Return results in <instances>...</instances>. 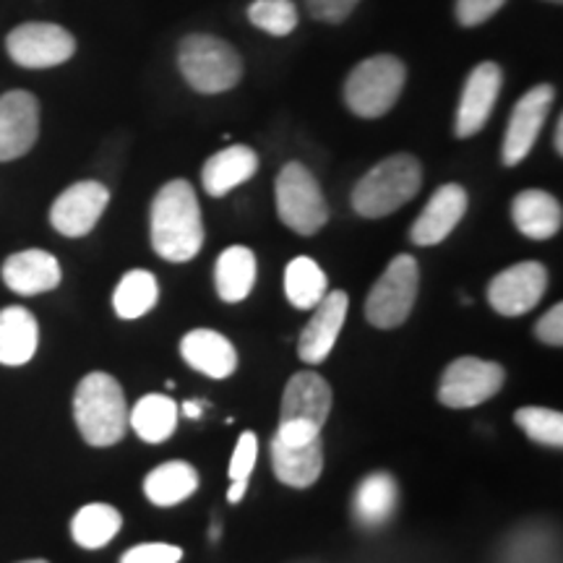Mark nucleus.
I'll return each instance as SVG.
<instances>
[{"label": "nucleus", "instance_id": "f257e3e1", "mask_svg": "<svg viewBox=\"0 0 563 563\" xmlns=\"http://www.w3.org/2000/svg\"><path fill=\"white\" fill-rule=\"evenodd\" d=\"M152 249L165 262L183 264L203 249L199 196L188 180H170L159 188L150 214Z\"/></svg>", "mask_w": 563, "mask_h": 563}, {"label": "nucleus", "instance_id": "f03ea898", "mask_svg": "<svg viewBox=\"0 0 563 563\" xmlns=\"http://www.w3.org/2000/svg\"><path fill=\"white\" fill-rule=\"evenodd\" d=\"M74 420L89 446H115L129 431V402L110 373H89L74 394Z\"/></svg>", "mask_w": 563, "mask_h": 563}, {"label": "nucleus", "instance_id": "7ed1b4c3", "mask_svg": "<svg viewBox=\"0 0 563 563\" xmlns=\"http://www.w3.org/2000/svg\"><path fill=\"white\" fill-rule=\"evenodd\" d=\"M422 165L412 154H391L371 167L352 188V209L365 220H382L418 196Z\"/></svg>", "mask_w": 563, "mask_h": 563}, {"label": "nucleus", "instance_id": "20e7f679", "mask_svg": "<svg viewBox=\"0 0 563 563\" xmlns=\"http://www.w3.org/2000/svg\"><path fill=\"white\" fill-rule=\"evenodd\" d=\"M178 68L188 87L199 95H222L243 79V58L217 34H188L178 45Z\"/></svg>", "mask_w": 563, "mask_h": 563}, {"label": "nucleus", "instance_id": "39448f33", "mask_svg": "<svg viewBox=\"0 0 563 563\" xmlns=\"http://www.w3.org/2000/svg\"><path fill=\"white\" fill-rule=\"evenodd\" d=\"M407 84V66L397 55H373L357 63L344 81V104L357 118H384Z\"/></svg>", "mask_w": 563, "mask_h": 563}, {"label": "nucleus", "instance_id": "423d86ee", "mask_svg": "<svg viewBox=\"0 0 563 563\" xmlns=\"http://www.w3.org/2000/svg\"><path fill=\"white\" fill-rule=\"evenodd\" d=\"M277 214L298 235H316L329 222V207L319 180L302 162H287L274 183Z\"/></svg>", "mask_w": 563, "mask_h": 563}, {"label": "nucleus", "instance_id": "0eeeda50", "mask_svg": "<svg viewBox=\"0 0 563 563\" xmlns=\"http://www.w3.org/2000/svg\"><path fill=\"white\" fill-rule=\"evenodd\" d=\"M420 290V266L412 256L391 258L365 300V319L376 329H397L410 319Z\"/></svg>", "mask_w": 563, "mask_h": 563}, {"label": "nucleus", "instance_id": "6e6552de", "mask_svg": "<svg viewBox=\"0 0 563 563\" xmlns=\"http://www.w3.org/2000/svg\"><path fill=\"white\" fill-rule=\"evenodd\" d=\"M504 382V365L473 355L456 357L441 376L439 402L443 407H452V410H470V407H477L496 397Z\"/></svg>", "mask_w": 563, "mask_h": 563}, {"label": "nucleus", "instance_id": "1a4fd4ad", "mask_svg": "<svg viewBox=\"0 0 563 563\" xmlns=\"http://www.w3.org/2000/svg\"><path fill=\"white\" fill-rule=\"evenodd\" d=\"M5 53L21 68H55L74 58L76 40L51 21H26L5 37Z\"/></svg>", "mask_w": 563, "mask_h": 563}, {"label": "nucleus", "instance_id": "9d476101", "mask_svg": "<svg viewBox=\"0 0 563 563\" xmlns=\"http://www.w3.org/2000/svg\"><path fill=\"white\" fill-rule=\"evenodd\" d=\"M553 100L555 89L551 84H538V87L525 91L519 102L514 104L501 146V159L506 167L519 165V162L530 157L534 141H538L548 115H551Z\"/></svg>", "mask_w": 563, "mask_h": 563}, {"label": "nucleus", "instance_id": "9b49d317", "mask_svg": "<svg viewBox=\"0 0 563 563\" xmlns=\"http://www.w3.org/2000/svg\"><path fill=\"white\" fill-rule=\"evenodd\" d=\"M548 290V269L540 262L514 264L488 285V302L501 316L530 313Z\"/></svg>", "mask_w": 563, "mask_h": 563}, {"label": "nucleus", "instance_id": "f8f14e48", "mask_svg": "<svg viewBox=\"0 0 563 563\" xmlns=\"http://www.w3.org/2000/svg\"><path fill=\"white\" fill-rule=\"evenodd\" d=\"M108 203L110 191L100 180L74 183L53 201L51 224L66 238H84L97 228Z\"/></svg>", "mask_w": 563, "mask_h": 563}, {"label": "nucleus", "instance_id": "ddd939ff", "mask_svg": "<svg viewBox=\"0 0 563 563\" xmlns=\"http://www.w3.org/2000/svg\"><path fill=\"white\" fill-rule=\"evenodd\" d=\"M504 87V70L498 63L483 60L473 68V74L464 81L460 108H456V121H454V133L460 139H470L475 133H481L493 115V108H496L498 95H501Z\"/></svg>", "mask_w": 563, "mask_h": 563}, {"label": "nucleus", "instance_id": "4468645a", "mask_svg": "<svg viewBox=\"0 0 563 563\" xmlns=\"http://www.w3.org/2000/svg\"><path fill=\"white\" fill-rule=\"evenodd\" d=\"M40 136V102L32 91L13 89L0 97V162L32 152Z\"/></svg>", "mask_w": 563, "mask_h": 563}, {"label": "nucleus", "instance_id": "2eb2a0df", "mask_svg": "<svg viewBox=\"0 0 563 563\" xmlns=\"http://www.w3.org/2000/svg\"><path fill=\"white\" fill-rule=\"evenodd\" d=\"M332 412V386L313 371H300L287 382L282 394L279 422H302L323 431V422Z\"/></svg>", "mask_w": 563, "mask_h": 563}, {"label": "nucleus", "instance_id": "dca6fc26", "mask_svg": "<svg viewBox=\"0 0 563 563\" xmlns=\"http://www.w3.org/2000/svg\"><path fill=\"white\" fill-rule=\"evenodd\" d=\"M350 308V295L342 290H332L321 298L319 306L313 308L311 321L306 323V329L300 332L298 340V355L300 361L319 365L332 355L336 340L347 319Z\"/></svg>", "mask_w": 563, "mask_h": 563}, {"label": "nucleus", "instance_id": "f3484780", "mask_svg": "<svg viewBox=\"0 0 563 563\" xmlns=\"http://www.w3.org/2000/svg\"><path fill=\"white\" fill-rule=\"evenodd\" d=\"M464 211H467V191L460 183H446V186L435 188L431 201L420 211L415 220L410 238L415 245L428 249V245H439L452 235L456 224L462 222Z\"/></svg>", "mask_w": 563, "mask_h": 563}, {"label": "nucleus", "instance_id": "a211bd4d", "mask_svg": "<svg viewBox=\"0 0 563 563\" xmlns=\"http://www.w3.org/2000/svg\"><path fill=\"white\" fill-rule=\"evenodd\" d=\"M3 282L16 295H42L60 285L63 272L53 253L30 249L13 253L3 262Z\"/></svg>", "mask_w": 563, "mask_h": 563}, {"label": "nucleus", "instance_id": "6ab92c4d", "mask_svg": "<svg viewBox=\"0 0 563 563\" xmlns=\"http://www.w3.org/2000/svg\"><path fill=\"white\" fill-rule=\"evenodd\" d=\"M180 355L194 371L217 378V382L232 376L238 368V352L232 342L220 332H211V329H194L183 336Z\"/></svg>", "mask_w": 563, "mask_h": 563}, {"label": "nucleus", "instance_id": "aec40b11", "mask_svg": "<svg viewBox=\"0 0 563 563\" xmlns=\"http://www.w3.org/2000/svg\"><path fill=\"white\" fill-rule=\"evenodd\" d=\"M272 467L277 481L290 488H311L323 470V443L313 439L308 443H285L274 435L272 441Z\"/></svg>", "mask_w": 563, "mask_h": 563}, {"label": "nucleus", "instance_id": "412c9836", "mask_svg": "<svg viewBox=\"0 0 563 563\" xmlns=\"http://www.w3.org/2000/svg\"><path fill=\"white\" fill-rule=\"evenodd\" d=\"M511 220L530 241H548V238L559 235L563 224L561 201L553 194L540 191V188H527V191L514 196Z\"/></svg>", "mask_w": 563, "mask_h": 563}, {"label": "nucleus", "instance_id": "4be33fe9", "mask_svg": "<svg viewBox=\"0 0 563 563\" xmlns=\"http://www.w3.org/2000/svg\"><path fill=\"white\" fill-rule=\"evenodd\" d=\"M258 170V154L245 144L228 146V150L211 154L201 170L203 191L214 199L228 196L232 188L249 183Z\"/></svg>", "mask_w": 563, "mask_h": 563}, {"label": "nucleus", "instance_id": "5701e85b", "mask_svg": "<svg viewBox=\"0 0 563 563\" xmlns=\"http://www.w3.org/2000/svg\"><path fill=\"white\" fill-rule=\"evenodd\" d=\"M40 344V327L24 306H9L0 311V365L19 368L34 357Z\"/></svg>", "mask_w": 563, "mask_h": 563}, {"label": "nucleus", "instance_id": "b1692460", "mask_svg": "<svg viewBox=\"0 0 563 563\" xmlns=\"http://www.w3.org/2000/svg\"><path fill=\"white\" fill-rule=\"evenodd\" d=\"M199 490V473L188 462H165L144 481V493L154 506H178Z\"/></svg>", "mask_w": 563, "mask_h": 563}, {"label": "nucleus", "instance_id": "393cba45", "mask_svg": "<svg viewBox=\"0 0 563 563\" xmlns=\"http://www.w3.org/2000/svg\"><path fill=\"white\" fill-rule=\"evenodd\" d=\"M217 292L224 302H243L256 285V256L245 245H232L217 258Z\"/></svg>", "mask_w": 563, "mask_h": 563}, {"label": "nucleus", "instance_id": "a878e982", "mask_svg": "<svg viewBox=\"0 0 563 563\" xmlns=\"http://www.w3.org/2000/svg\"><path fill=\"white\" fill-rule=\"evenodd\" d=\"M129 428L146 443L167 441L178 428V405L165 394H146L129 410Z\"/></svg>", "mask_w": 563, "mask_h": 563}, {"label": "nucleus", "instance_id": "bb28decb", "mask_svg": "<svg viewBox=\"0 0 563 563\" xmlns=\"http://www.w3.org/2000/svg\"><path fill=\"white\" fill-rule=\"evenodd\" d=\"M123 517L110 504H87L70 519V538L87 551H100L121 532Z\"/></svg>", "mask_w": 563, "mask_h": 563}, {"label": "nucleus", "instance_id": "cd10ccee", "mask_svg": "<svg viewBox=\"0 0 563 563\" xmlns=\"http://www.w3.org/2000/svg\"><path fill=\"white\" fill-rule=\"evenodd\" d=\"M399 501L397 481L389 473H373L355 490V517L365 527H378L391 519Z\"/></svg>", "mask_w": 563, "mask_h": 563}, {"label": "nucleus", "instance_id": "c85d7f7f", "mask_svg": "<svg viewBox=\"0 0 563 563\" xmlns=\"http://www.w3.org/2000/svg\"><path fill=\"white\" fill-rule=\"evenodd\" d=\"M159 285L157 277L146 269L125 272L112 292V308L123 321H136L157 306Z\"/></svg>", "mask_w": 563, "mask_h": 563}, {"label": "nucleus", "instance_id": "c756f323", "mask_svg": "<svg viewBox=\"0 0 563 563\" xmlns=\"http://www.w3.org/2000/svg\"><path fill=\"white\" fill-rule=\"evenodd\" d=\"M287 300L300 311H313L329 292V279L311 256H298L285 269Z\"/></svg>", "mask_w": 563, "mask_h": 563}, {"label": "nucleus", "instance_id": "7c9ffc66", "mask_svg": "<svg viewBox=\"0 0 563 563\" xmlns=\"http://www.w3.org/2000/svg\"><path fill=\"white\" fill-rule=\"evenodd\" d=\"M249 21L272 37H287L298 26V9L292 0H253L249 5Z\"/></svg>", "mask_w": 563, "mask_h": 563}, {"label": "nucleus", "instance_id": "2f4dec72", "mask_svg": "<svg viewBox=\"0 0 563 563\" xmlns=\"http://www.w3.org/2000/svg\"><path fill=\"white\" fill-rule=\"evenodd\" d=\"M514 420L532 441L553 449L563 446V415L559 410H551V407H522V410L514 415Z\"/></svg>", "mask_w": 563, "mask_h": 563}, {"label": "nucleus", "instance_id": "473e14b6", "mask_svg": "<svg viewBox=\"0 0 563 563\" xmlns=\"http://www.w3.org/2000/svg\"><path fill=\"white\" fill-rule=\"evenodd\" d=\"M506 5V0H456L454 16L460 26L470 30V26H481L490 21Z\"/></svg>", "mask_w": 563, "mask_h": 563}, {"label": "nucleus", "instance_id": "72a5a7b5", "mask_svg": "<svg viewBox=\"0 0 563 563\" xmlns=\"http://www.w3.org/2000/svg\"><path fill=\"white\" fill-rule=\"evenodd\" d=\"M258 456V439L253 431H245L235 443V452L230 460V477L232 481H249Z\"/></svg>", "mask_w": 563, "mask_h": 563}, {"label": "nucleus", "instance_id": "f704fd0d", "mask_svg": "<svg viewBox=\"0 0 563 563\" xmlns=\"http://www.w3.org/2000/svg\"><path fill=\"white\" fill-rule=\"evenodd\" d=\"M183 551L170 543H144L123 553L121 563H178Z\"/></svg>", "mask_w": 563, "mask_h": 563}, {"label": "nucleus", "instance_id": "c9c22d12", "mask_svg": "<svg viewBox=\"0 0 563 563\" xmlns=\"http://www.w3.org/2000/svg\"><path fill=\"white\" fill-rule=\"evenodd\" d=\"M357 3L361 0H306V9L316 21H323V24H342L357 9Z\"/></svg>", "mask_w": 563, "mask_h": 563}, {"label": "nucleus", "instance_id": "e433bc0d", "mask_svg": "<svg viewBox=\"0 0 563 563\" xmlns=\"http://www.w3.org/2000/svg\"><path fill=\"white\" fill-rule=\"evenodd\" d=\"M534 334L540 336V342L551 344V347H561L563 344V306L555 302V306L548 311L543 319L534 327Z\"/></svg>", "mask_w": 563, "mask_h": 563}, {"label": "nucleus", "instance_id": "4c0bfd02", "mask_svg": "<svg viewBox=\"0 0 563 563\" xmlns=\"http://www.w3.org/2000/svg\"><path fill=\"white\" fill-rule=\"evenodd\" d=\"M245 490H249V481H232L230 490H228V501L230 504H241Z\"/></svg>", "mask_w": 563, "mask_h": 563}, {"label": "nucleus", "instance_id": "58836bf2", "mask_svg": "<svg viewBox=\"0 0 563 563\" xmlns=\"http://www.w3.org/2000/svg\"><path fill=\"white\" fill-rule=\"evenodd\" d=\"M180 410H183V415H186V418H201L203 405L196 402V399H188V402H183Z\"/></svg>", "mask_w": 563, "mask_h": 563}, {"label": "nucleus", "instance_id": "ea45409f", "mask_svg": "<svg viewBox=\"0 0 563 563\" xmlns=\"http://www.w3.org/2000/svg\"><path fill=\"white\" fill-rule=\"evenodd\" d=\"M553 146H555V152L563 154V118H559V121H555V136H553Z\"/></svg>", "mask_w": 563, "mask_h": 563}, {"label": "nucleus", "instance_id": "a19ab883", "mask_svg": "<svg viewBox=\"0 0 563 563\" xmlns=\"http://www.w3.org/2000/svg\"><path fill=\"white\" fill-rule=\"evenodd\" d=\"M21 563H47V561H42V559H34V561H21Z\"/></svg>", "mask_w": 563, "mask_h": 563}, {"label": "nucleus", "instance_id": "79ce46f5", "mask_svg": "<svg viewBox=\"0 0 563 563\" xmlns=\"http://www.w3.org/2000/svg\"><path fill=\"white\" fill-rule=\"evenodd\" d=\"M545 3H555V5H561V3H563V0H545Z\"/></svg>", "mask_w": 563, "mask_h": 563}]
</instances>
